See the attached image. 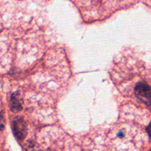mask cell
<instances>
[{
	"label": "cell",
	"mask_w": 151,
	"mask_h": 151,
	"mask_svg": "<svg viewBox=\"0 0 151 151\" xmlns=\"http://www.w3.org/2000/svg\"><path fill=\"white\" fill-rule=\"evenodd\" d=\"M25 151H42L41 149L40 148L39 146L35 142H29L27 143L26 146H25Z\"/></svg>",
	"instance_id": "cell-4"
},
{
	"label": "cell",
	"mask_w": 151,
	"mask_h": 151,
	"mask_svg": "<svg viewBox=\"0 0 151 151\" xmlns=\"http://www.w3.org/2000/svg\"><path fill=\"white\" fill-rule=\"evenodd\" d=\"M136 97L147 106L151 105V88L145 82H139L134 88Z\"/></svg>",
	"instance_id": "cell-1"
},
{
	"label": "cell",
	"mask_w": 151,
	"mask_h": 151,
	"mask_svg": "<svg viewBox=\"0 0 151 151\" xmlns=\"http://www.w3.org/2000/svg\"><path fill=\"white\" fill-rule=\"evenodd\" d=\"M10 110L14 113L18 111H20L22 109V101L19 96V93L15 92L13 93L10 97Z\"/></svg>",
	"instance_id": "cell-3"
},
{
	"label": "cell",
	"mask_w": 151,
	"mask_h": 151,
	"mask_svg": "<svg viewBox=\"0 0 151 151\" xmlns=\"http://www.w3.org/2000/svg\"><path fill=\"white\" fill-rule=\"evenodd\" d=\"M13 132L16 139L22 140L27 134V128L24 119L22 116H16L12 122Z\"/></svg>",
	"instance_id": "cell-2"
},
{
	"label": "cell",
	"mask_w": 151,
	"mask_h": 151,
	"mask_svg": "<svg viewBox=\"0 0 151 151\" xmlns=\"http://www.w3.org/2000/svg\"><path fill=\"white\" fill-rule=\"evenodd\" d=\"M147 133H148L149 136H150V137L151 138V122H150V125H148V127H147Z\"/></svg>",
	"instance_id": "cell-5"
}]
</instances>
